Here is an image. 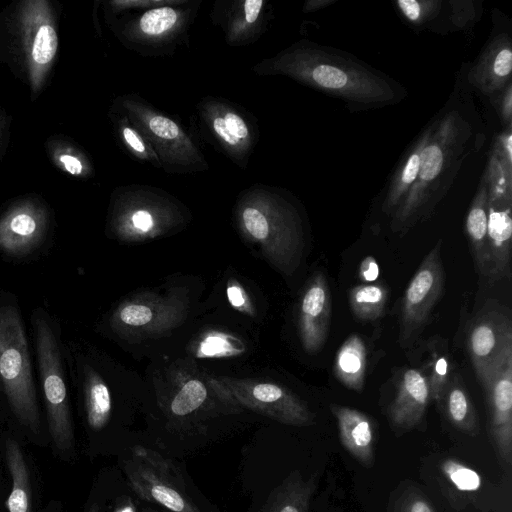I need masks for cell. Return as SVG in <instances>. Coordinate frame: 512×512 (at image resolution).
Returning a JSON list of instances; mask_svg holds the SVG:
<instances>
[{"label": "cell", "instance_id": "6da1fadb", "mask_svg": "<svg viewBox=\"0 0 512 512\" xmlns=\"http://www.w3.org/2000/svg\"><path fill=\"white\" fill-rule=\"evenodd\" d=\"M0 379L14 417L44 446L25 329L13 306L0 307Z\"/></svg>", "mask_w": 512, "mask_h": 512}, {"label": "cell", "instance_id": "7a4b0ae2", "mask_svg": "<svg viewBox=\"0 0 512 512\" xmlns=\"http://www.w3.org/2000/svg\"><path fill=\"white\" fill-rule=\"evenodd\" d=\"M36 349L53 452L63 460L75 456V434L55 336L45 319L36 318Z\"/></svg>", "mask_w": 512, "mask_h": 512}, {"label": "cell", "instance_id": "3957f363", "mask_svg": "<svg viewBox=\"0 0 512 512\" xmlns=\"http://www.w3.org/2000/svg\"><path fill=\"white\" fill-rule=\"evenodd\" d=\"M123 470L133 492L169 512H201L187 492L180 470L159 452L135 445Z\"/></svg>", "mask_w": 512, "mask_h": 512}, {"label": "cell", "instance_id": "277c9868", "mask_svg": "<svg viewBox=\"0 0 512 512\" xmlns=\"http://www.w3.org/2000/svg\"><path fill=\"white\" fill-rule=\"evenodd\" d=\"M468 352L483 388L512 355V324L509 312L488 303L473 321L467 339Z\"/></svg>", "mask_w": 512, "mask_h": 512}, {"label": "cell", "instance_id": "5b68a950", "mask_svg": "<svg viewBox=\"0 0 512 512\" xmlns=\"http://www.w3.org/2000/svg\"><path fill=\"white\" fill-rule=\"evenodd\" d=\"M305 71L315 86L355 101L383 102L393 96L390 87L382 79L338 58L333 60L324 55Z\"/></svg>", "mask_w": 512, "mask_h": 512}, {"label": "cell", "instance_id": "8992f818", "mask_svg": "<svg viewBox=\"0 0 512 512\" xmlns=\"http://www.w3.org/2000/svg\"><path fill=\"white\" fill-rule=\"evenodd\" d=\"M444 285L441 241L425 256L405 291L401 310L402 342L426 323Z\"/></svg>", "mask_w": 512, "mask_h": 512}, {"label": "cell", "instance_id": "52a82bcc", "mask_svg": "<svg viewBox=\"0 0 512 512\" xmlns=\"http://www.w3.org/2000/svg\"><path fill=\"white\" fill-rule=\"evenodd\" d=\"M487 396L488 430L501 462L512 464V355L484 387Z\"/></svg>", "mask_w": 512, "mask_h": 512}, {"label": "cell", "instance_id": "ba28073f", "mask_svg": "<svg viewBox=\"0 0 512 512\" xmlns=\"http://www.w3.org/2000/svg\"><path fill=\"white\" fill-rule=\"evenodd\" d=\"M431 401L428 378L416 368H406L398 381L396 395L388 408L390 424L399 430L415 428L422 422Z\"/></svg>", "mask_w": 512, "mask_h": 512}, {"label": "cell", "instance_id": "9c48e42d", "mask_svg": "<svg viewBox=\"0 0 512 512\" xmlns=\"http://www.w3.org/2000/svg\"><path fill=\"white\" fill-rule=\"evenodd\" d=\"M330 409L344 449L362 466L371 468L375 462L377 439L375 421L362 411L347 406L332 404Z\"/></svg>", "mask_w": 512, "mask_h": 512}, {"label": "cell", "instance_id": "30bf717a", "mask_svg": "<svg viewBox=\"0 0 512 512\" xmlns=\"http://www.w3.org/2000/svg\"><path fill=\"white\" fill-rule=\"evenodd\" d=\"M331 319V294L326 277L314 275L301 302V329L304 347L320 350L326 342Z\"/></svg>", "mask_w": 512, "mask_h": 512}, {"label": "cell", "instance_id": "8fae6325", "mask_svg": "<svg viewBox=\"0 0 512 512\" xmlns=\"http://www.w3.org/2000/svg\"><path fill=\"white\" fill-rule=\"evenodd\" d=\"M2 452L11 480L7 512H35L32 473L25 450L15 437L5 435Z\"/></svg>", "mask_w": 512, "mask_h": 512}, {"label": "cell", "instance_id": "7c38bea8", "mask_svg": "<svg viewBox=\"0 0 512 512\" xmlns=\"http://www.w3.org/2000/svg\"><path fill=\"white\" fill-rule=\"evenodd\" d=\"M318 482V473L305 478L300 471H292L271 492L262 512H308Z\"/></svg>", "mask_w": 512, "mask_h": 512}, {"label": "cell", "instance_id": "4fadbf2b", "mask_svg": "<svg viewBox=\"0 0 512 512\" xmlns=\"http://www.w3.org/2000/svg\"><path fill=\"white\" fill-rule=\"evenodd\" d=\"M367 349L356 334L350 335L341 345L335 358L334 373L348 389L361 392L364 387Z\"/></svg>", "mask_w": 512, "mask_h": 512}, {"label": "cell", "instance_id": "5bb4252c", "mask_svg": "<svg viewBox=\"0 0 512 512\" xmlns=\"http://www.w3.org/2000/svg\"><path fill=\"white\" fill-rule=\"evenodd\" d=\"M441 405L447 418L457 429L469 435L478 433L475 407L458 374L450 377L442 396Z\"/></svg>", "mask_w": 512, "mask_h": 512}, {"label": "cell", "instance_id": "9a60e30c", "mask_svg": "<svg viewBox=\"0 0 512 512\" xmlns=\"http://www.w3.org/2000/svg\"><path fill=\"white\" fill-rule=\"evenodd\" d=\"M40 236V225L33 215L15 214L0 226V250L9 255L27 254L35 249Z\"/></svg>", "mask_w": 512, "mask_h": 512}, {"label": "cell", "instance_id": "2e32d148", "mask_svg": "<svg viewBox=\"0 0 512 512\" xmlns=\"http://www.w3.org/2000/svg\"><path fill=\"white\" fill-rule=\"evenodd\" d=\"M466 231L475 266L483 276H488V210L484 197L477 199L466 219Z\"/></svg>", "mask_w": 512, "mask_h": 512}, {"label": "cell", "instance_id": "e0dca14e", "mask_svg": "<svg viewBox=\"0 0 512 512\" xmlns=\"http://www.w3.org/2000/svg\"><path fill=\"white\" fill-rule=\"evenodd\" d=\"M387 295L382 284H361L350 290L349 304L358 319L374 321L384 314Z\"/></svg>", "mask_w": 512, "mask_h": 512}, {"label": "cell", "instance_id": "ac0fdd59", "mask_svg": "<svg viewBox=\"0 0 512 512\" xmlns=\"http://www.w3.org/2000/svg\"><path fill=\"white\" fill-rule=\"evenodd\" d=\"M87 421L94 431L103 429L110 416L111 399L107 386L98 378H92L87 389Z\"/></svg>", "mask_w": 512, "mask_h": 512}, {"label": "cell", "instance_id": "d6986e66", "mask_svg": "<svg viewBox=\"0 0 512 512\" xmlns=\"http://www.w3.org/2000/svg\"><path fill=\"white\" fill-rule=\"evenodd\" d=\"M214 132L226 144L238 146L249 136L245 121L234 112H226L213 121Z\"/></svg>", "mask_w": 512, "mask_h": 512}, {"label": "cell", "instance_id": "ffe728a7", "mask_svg": "<svg viewBox=\"0 0 512 512\" xmlns=\"http://www.w3.org/2000/svg\"><path fill=\"white\" fill-rule=\"evenodd\" d=\"M206 388L199 380H190L184 384L171 402L174 415L185 416L196 410L206 399Z\"/></svg>", "mask_w": 512, "mask_h": 512}, {"label": "cell", "instance_id": "44dd1931", "mask_svg": "<svg viewBox=\"0 0 512 512\" xmlns=\"http://www.w3.org/2000/svg\"><path fill=\"white\" fill-rule=\"evenodd\" d=\"M442 470L448 480L461 491H475L481 485L478 473L456 460H446Z\"/></svg>", "mask_w": 512, "mask_h": 512}, {"label": "cell", "instance_id": "7402d4cb", "mask_svg": "<svg viewBox=\"0 0 512 512\" xmlns=\"http://www.w3.org/2000/svg\"><path fill=\"white\" fill-rule=\"evenodd\" d=\"M430 375L427 376L431 392V400L441 404L445 388L450 380L448 358L443 354L434 353L430 359Z\"/></svg>", "mask_w": 512, "mask_h": 512}, {"label": "cell", "instance_id": "603a6c76", "mask_svg": "<svg viewBox=\"0 0 512 512\" xmlns=\"http://www.w3.org/2000/svg\"><path fill=\"white\" fill-rule=\"evenodd\" d=\"M176 20L177 14L172 8L161 7L146 12L140 19L139 26L145 34L157 35L170 29Z\"/></svg>", "mask_w": 512, "mask_h": 512}, {"label": "cell", "instance_id": "cb8c5ba5", "mask_svg": "<svg viewBox=\"0 0 512 512\" xmlns=\"http://www.w3.org/2000/svg\"><path fill=\"white\" fill-rule=\"evenodd\" d=\"M57 35L49 25L39 28L33 44L32 56L39 64H46L52 60L57 50Z\"/></svg>", "mask_w": 512, "mask_h": 512}, {"label": "cell", "instance_id": "d4e9b609", "mask_svg": "<svg viewBox=\"0 0 512 512\" xmlns=\"http://www.w3.org/2000/svg\"><path fill=\"white\" fill-rule=\"evenodd\" d=\"M444 163L442 149L437 144H428L420 150L418 176L422 181H432L441 172Z\"/></svg>", "mask_w": 512, "mask_h": 512}, {"label": "cell", "instance_id": "484cf974", "mask_svg": "<svg viewBox=\"0 0 512 512\" xmlns=\"http://www.w3.org/2000/svg\"><path fill=\"white\" fill-rule=\"evenodd\" d=\"M391 512H436L429 500L416 488L406 489L395 501Z\"/></svg>", "mask_w": 512, "mask_h": 512}, {"label": "cell", "instance_id": "4316f807", "mask_svg": "<svg viewBox=\"0 0 512 512\" xmlns=\"http://www.w3.org/2000/svg\"><path fill=\"white\" fill-rule=\"evenodd\" d=\"M242 218L247 231L254 238L263 240L268 237L269 223L261 211L256 208H246Z\"/></svg>", "mask_w": 512, "mask_h": 512}, {"label": "cell", "instance_id": "83f0119b", "mask_svg": "<svg viewBox=\"0 0 512 512\" xmlns=\"http://www.w3.org/2000/svg\"><path fill=\"white\" fill-rule=\"evenodd\" d=\"M120 319L129 325H144L152 319V311L144 305H130L120 311Z\"/></svg>", "mask_w": 512, "mask_h": 512}, {"label": "cell", "instance_id": "f1b7e54d", "mask_svg": "<svg viewBox=\"0 0 512 512\" xmlns=\"http://www.w3.org/2000/svg\"><path fill=\"white\" fill-rule=\"evenodd\" d=\"M149 128L153 134L165 139H175L180 135V130L175 122L159 115L149 119Z\"/></svg>", "mask_w": 512, "mask_h": 512}, {"label": "cell", "instance_id": "f546056e", "mask_svg": "<svg viewBox=\"0 0 512 512\" xmlns=\"http://www.w3.org/2000/svg\"><path fill=\"white\" fill-rule=\"evenodd\" d=\"M512 68V53L509 47L501 48L493 59L492 71L498 78L509 76Z\"/></svg>", "mask_w": 512, "mask_h": 512}, {"label": "cell", "instance_id": "4dcf8cb0", "mask_svg": "<svg viewBox=\"0 0 512 512\" xmlns=\"http://www.w3.org/2000/svg\"><path fill=\"white\" fill-rule=\"evenodd\" d=\"M420 167V153H413L407 160L402 174H401V184L403 186H408L415 181L418 177Z\"/></svg>", "mask_w": 512, "mask_h": 512}, {"label": "cell", "instance_id": "1f68e13d", "mask_svg": "<svg viewBox=\"0 0 512 512\" xmlns=\"http://www.w3.org/2000/svg\"><path fill=\"white\" fill-rule=\"evenodd\" d=\"M379 276V266L372 256L365 257L359 265V277L364 282H373Z\"/></svg>", "mask_w": 512, "mask_h": 512}, {"label": "cell", "instance_id": "d6a6232c", "mask_svg": "<svg viewBox=\"0 0 512 512\" xmlns=\"http://www.w3.org/2000/svg\"><path fill=\"white\" fill-rule=\"evenodd\" d=\"M230 344L219 337L207 338L201 345V351L205 355H216L227 351Z\"/></svg>", "mask_w": 512, "mask_h": 512}, {"label": "cell", "instance_id": "836d02e7", "mask_svg": "<svg viewBox=\"0 0 512 512\" xmlns=\"http://www.w3.org/2000/svg\"><path fill=\"white\" fill-rule=\"evenodd\" d=\"M398 5L409 20L417 21L420 18L422 3L414 0H401L398 1Z\"/></svg>", "mask_w": 512, "mask_h": 512}, {"label": "cell", "instance_id": "e575fe53", "mask_svg": "<svg viewBox=\"0 0 512 512\" xmlns=\"http://www.w3.org/2000/svg\"><path fill=\"white\" fill-rule=\"evenodd\" d=\"M132 223L135 228L148 231L153 226V219L147 211L139 210L132 215Z\"/></svg>", "mask_w": 512, "mask_h": 512}, {"label": "cell", "instance_id": "d590c367", "mask_svg": "<svg viewBox=\"0 0 512 512\" xmlns=\"http://www.w3.org/2000/svg\"><path fill=\"white\" fill-rule=\"evenodd\" d=\"M262 5V0H247L244 2L245 19L247 22L253 23L257 19Z\"/></svg>", "mask_w": 512, "mask_h": 512}, {"label": "cell", "instance_id": "8d00e7d4", "mask_svg": "<svg viewBox=\"0 0 512 512\" xmlns=\"http://www.w3.org/2000/svg\"><path fill=\"white\" fill-rule=\"evenodd\" d=\"M123 136L128 145L135 150L136 152L143 153L145 151V147L143 142L139 139L136 133L130 128L123 129Z\"/></svg>", "mask_w": 512, "mask_h": 512}, {"label": "cell", "instance_id": "74e56055", "mask_svg": "<svg viewBox=\"0 0 512 512\" xmlns=\"http://www.w3.org/2000/svg\"><path fill=\"white\" fill-rule=\"evenodd\" d=\"M61 162L64 164L65 168L68 172L72 174H80L82 171V164L81 162L70 155H62L60 157Z\"/></svg>", "mask_w": 512, "mask_h": 512}, {"label": "cell", "instance_id": "f35d334b", "mask_svg": "<svg viewBox=\"0 0 512 512\" xmlns=\"http://www.w3.org/2000/svg\"><path fill=\"white\" fill-rule=\"evenodd\" d=\"M227 295L229 301L233 306L239 307L242 306L245 302V299L242 294V290L238 286H230L227 289Z\"/></svg>", "mask_w": 512, "mask_h": 512}, {"label": "cell", "instance_id": "ab89813d", "mask_svg": "<svg viewBox=\"0 0 512 512\" xmlns=\"http://www.w3.org/2000/svg\"><path fill=\"white\" fill-rule=\"evenodd\" d=\"M40 512H68L62 503L52 500L47 503Z\"/></svg>", "mask_w": 512, "mask_h": 512}, {"label": "cell", "instance_id": "60d3db41", "mask_svg": "<svg viewBox=\"0 0 512 512\" xmlns=\"http://www.w3.org/2000/svg\"><path fill=\"white\" fill-rule=\"evenodd\" d=\"M85 512H101V507L97 502L92 503Z\"/></svg>", "mask_w": 512, "mask_h": 512}, {"label": "cell", "instance_id": "b9f144b4", "mask_svg": "<svg viewBox=\"0 0 512 512\" xmlns=\"http://www.w3.org/2000/svg\"><path fill=\"white\" fill-rule=\"evenodd\" d=\"M144 512H156V511L151 508H147V509H144Z\"/></svg>", "mask_w": 512, "mask_h": 512}]
</instances>
